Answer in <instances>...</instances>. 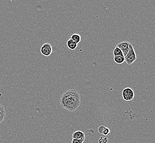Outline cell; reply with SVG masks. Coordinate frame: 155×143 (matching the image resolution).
<instances>
[{
  "mask_svg": "<svg viewBox=\"0 0 155 143\" xmlns=\"http://www.w3.org/2000/svg\"><path fill=\"white\" fill-rule=\"evenodd\" d=\"M124 58H125V62H126V63L129 65L133 64L137 59V54L134 49L133 46L131 44L129 46V50L128 51L127 55L124 56Z\"/></svg>",
  "mask_w": 155,
  "mask_h": 143,
  "instance_id": "cell-2",
  "label": "cell"
},
{
  "mask_svg": "<svg viewBox=\"0 0 155 143\" xmlns=\"http://www.w3.org/2000/svg\"><path fill=\"white\" fill-rule=\"evenodd\" d=\"M113 55H114V56H124V55H123V52L121 51V50L117 46L115 47L114 49V51H113Z\"/></svg>",
  "mask_w": 155,
  "mask_h": 143,
  "instance_id": "cell-12",
  "label": "cell"
},
{
  "mask_svg": "<svg viewBox=\"0 0 155 143\" xmlns=\"http://www.w3.org/2000/svg\"><path fill=\"white\" fill-rule=\"evenodd\" d=\"M114 61L115 62L119 65H121L125 62L124 56H114Z\"/></svg>",
  "mask_w": 155,
  "mask_h": 143,
  "instance_id": "cell-10",
  "label": "cell"
},
{
  "mask_svg": "<svg viewBox=\"0 0 155 143\" xmlns=\"http://www.w3.org/2000/svg\"><path fill=\"white\" fill-rule=\"evenodd\" d=\"M130 43H129L128 41H122L119 43H118L117 46L118 47L121 51L123 52L124 56H125L127 53L128 51L129 50V46H130Z\"/></svg>",
  "mask_w": 155,
  "mask_h": 143,
  "instance_id": "cell-5",
  "label": "cell"
},
{
  "mask_svg": "<svg viewBox=\"0 0 155 143\" xmlns=\"http://www.w3.org/2000/svg\"><path fill=\"white\" fill-rule=\"evenodd\" d=\"M67 46L68 47V49H70V50H74L76 49V48L78 46V44L76 43L74 41L70 39L67 41Z\"/></svg>",
  "mask_w": 155,
  "mask_h": 143,
  "instance_id": "cell-8",
  "label": "cell"
},
{
  "mask_svg": "<svg viewBox=\"0 0 155 143\" xmlns=\"http://www.w3.org/2000/svg\"><path fill=\"white\" fill-rule=\"evenodd\" d=\"M41 54L45 56H49L52 53V47L48 43H45L41 47Z\"/></svg>",
  "mask_w": 155,
  "mask_h": 143,
  "instance_id": "cell-4",
  "label": "cell"
},
{
  "mask_svg": "<svg viewBox=\"0 0 155 143\" xmlns=\"http://www.w3.org/2000/svg\"><path fill=\"white\" fill-rule=\"evenodd\" d=\"M123 99L127 101H131L134 99L135 97V94L133 90L130 87H126L122 91Z\"/></svg>",
  "mask_w": 155,
  "mask_h": 143,
  "instance_id": "cell-3",
  "label": "cell"
},
{
  "mask_svg": "<svg viewBox=\"0 0 155 143\" xmlns=\"http://www.w3.org/2000/svg\"><path fill=\"white\" fill-rule=\"evenodd\" d=\"M80 95L74 90H67L60 99V106L70 112H74L80 105Z\"/></svg>",
  "mask_w": 155,
  "mask_h": 143,
  "instance_id": "cell-1",
  "label": "cell"
},
{
  "mask_svg": "<svg viewBox=\"0 0 155 143\" xmlns=\"http://www.w3.org/2000/svg\"><path fill=\"white\" fill-rule=\"evenodd\" d=\"M99 143H107L108 142V138H103V137H101L99 140H98Z\"/></svg>",
  "mask_w": 155,
  "mask_h": 143,
  "instance_id": "cell-13",
  "label": "cell"
},
{
  "mask_svg": "<svg viewBox=\"0 0 155 143\" xmlns=\"http://www.w3.org/2000/svg\"><path fill=\"white\" fill-rule=\"evenodd\" d=\"M70 39L74 41V42L78 44L80 43V42L81 41V36L78 34H74L72 35Z\"/></svg>",
  "mask_w": 155,
  "mask_h": 143,
  "instance_id": "cell-11",
  "label": "cell"
},
{
  "mask_svg": "<svg viewBox=\"0 0 155 143\" xmlns=\"http://www.w3.org/2000/svg\"><path fill=\"white\" fill-rule=\"evenodd\" d=\"M98 132L100 134H103L104 135L108 136L110 135V131L108 128L104 126H101L98 128Z\"/></svg>",
  "mask_w": 155,
  "mask_h": 143,
  "instance_id": "cell-7",
  "label": "cell"
},
{
  "mask_svg": "<svg viewBox=\"0 0 155 143\" xmlns=\"http://www.w3.org/2000/svg\"><path fill=\"white\" fill-rule=\"evenodd\" d=\"M72 139H85V134L83 132L81 131H77L73 133L72 135Z\"/></svg>",
  "mask_w": 155,
  "mask_h": 143,
  "instance_id": "cell-6",
  "label": "cell"
},
{
  "mask_svg": "<svg viewBox=\"0 0 155 143\" xmlns=\"http://www.w3.org/2000/svg\"><path fill=\"white\" fill-rule=\"evenodd\" d=\"M84 140V139H72L71 143H83Z\"/></svg>",
  "mask_w": 155,
  "mask_h": 143,
  "instance_id": "cell-14",
  "label": "cell"
},
{
  "mask_svg": "<svg viewBox=\"0 0 155 143\" xmlns=\"http://www.w3.org/2000/svg\"><path fill=\"white\" fill-rule=\"evenodd\" d=\"M6 116V111L3 105L0 104V123L4 121Z\"/></svg>",
  "mask_w": 155,
  "mask_h": 143,
  "instance_id": "cell-9",
  "label": "cell"
}]
</instances>
